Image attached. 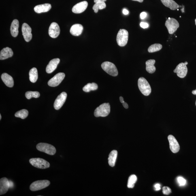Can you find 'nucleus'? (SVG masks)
Listing matches in <instances>:
<instances>
[{
    "instance_id": "1",
    "label": "nucleus",
    "mask_w": 196,
    "mask_h": 196,
    "mask_svg": "<svg viewBox=\"0 0 196 196\" xmlns=\"http://www.w3.org/2000/svg\"><path fill=\"white\" fill-rule=\"evenodd\" d=\"M138 84L139 90L143 95L145 96L150 95L152 92L151 88L145 79L143 77L139 78Z\"/></svg>"
},
{
    "instance_id": "2",
    "label": "nucleus",
    "mask_w": 196,
    "mask_h": 196,
    "mask_svg": "<svg viewBox=\"0 0 196 196\" xmlns=\"http://www.w3.org/2000/svg\"><path fill=\"white\" fill-rule=\"evenodd\" d=\"M110 107L109 103H103L95 110L94 115L96 117H105L110 114Z\"/></svg>"
},
{
    "instance_id": "3",
    "label": "nucleus",
    "mask_w": 196,
    "mask_h": 196,
    "mask_svg": "<svg viewBox=\"0 0 196 196\" xmlns=\"http://www.w3.org/2000/svg\"><path fill=\"white\" fill-rule=\"evenodd\" d=\"M37 150L45 152L50 155H54L56 153V149L52 145L45 143H40L37 145Z\"/></svg>"
},
{
    "instance_id": "4",
    "label": "nucleus",
    "mask_w": 196,
    "mask_h": 196,
    "mask_svg": "<svg viewBox=\"0 0 196 196\" xmlns=\"http://www.w3.org/2000/svg\"><path fill=\"white\" fill-rule=\"evenodd\" d=\"M102 68L105 72L113 76H116L118 75L117 68L114 64L110 62L105 61L101 65Z\"/></svg>"
},
{
    "instance_id": "5",
    "label": "nucleus",
    "mask_w": 196,
    "mask_h": 196,
    "mask_svg": "<svg viewBox=\"0 0 196 196\" xmlns=\"http://www.w3.org/2000/svg\"><path fill=\"white\" fill-rule=\"evenodd\" d=\"M30 163L33 166L40 169H46L50 166L48 162L40 158H32L30 159Z\"/></svg>"
},
{
    "instance_id": "6",
    "label": "nucleus",
    "mask_w": 196,
    "mask_h": 196,
    "mask_svg": "<svg viewBox=\"0 0 196 196\" xmlns=\"http://www.w3.org/2000/svg\"><path fill=\"white\" fill-rule=\"evenodd\" d=\"M129 33L127 30L120 29L117 36V42L119 46L124 47L127 44Z\"/></svg>"
},
{
    "instance_id": "7",
    "label": "nucleus",
    "mask_w": 196,
    "mask_h": 196,
    "mask_svg": "<svg viewBox=\"0 0 196 196\" xmlns=\"http://www.w3.org/2000/svg\"><path fill=\"white\" fill-rule=\"evenodd\" d=\"M50 184V181L47 180L36 181L31 184L30 188L32 191H38L47 187Z\"/></svg>"
},
{
    "instance_id": "8",
    "label": "nucleus",
    "mask_w": 196,
    "mask_h": 196,
    "mask_svg": "<svg viewBox=\"0 0 196 196\" xmlns=\"http://www.w3.org/2000/svg\"><path fill=\"white\" fill-rule=\"evenodd\" d=\"M165 25L170 34L174 33L180 27V24L178 21L173 18L167 20L166 21Z\"/></svg>"
},
{
    "instance_id": "9",
    "label": "nucleus",
    "mask_w": 196,
    "mask_h": 196,
    "mask_svg": "<svg viewBox=\"0 0 196 196\" xmlns=\"http://www.w3.org/2000/svg\"><path fill=\"white\" fill-rule=\"evenodd\" d=\"M65 77V74L64 73H58L48 81V86L51 87H55L59 86Z\"/></svg>"
},
{
    "instance_id": "10",
    "label": "nucleus",
    "mask_w": 196,
    "mask_h": 196,
    "mask_svg": "<svg viewBox=\"0 0 196 196\" xmlns=\"http://www.w3.org/2000/svg\"><path fill=\"white\" fill-rule=\"evenodd\" d=\"M188 71L187 68L184 63H182L177 66L174 72L177 73L179 78H184L186 76Z\"/></svg>"
},
{
    "instance_id": "11",
    "label": "nucleus",
    "mask_w": 196,
    "mask_h": 196,
    "mask_svg": "<svg viewBox=\"0 0 196 196\" xmlns=\"http://www.w3.org/2000/svg\"><path fill=\"white\" fill-rule=\"evenodd\" d=\"M67 97V94L63 92L56 98L54 103V107L56 110H59L61 108L65 103Z\"/></svg>"
},
{
    "instance_id": "12",
    "label": "nucleus",
    "mask_w": 196,
    "mask_h": 196,
    "mask_svg": "<svg viewBox=\"0 0 196 196\" xmlns=\"http://www.w3.org/2000/svg\"><path fill=\"white\" fill-rule=\"evenodd\" d=\"M168 139L169 141L170 148L171 151L174 153L178 152L180 150V146L177 139L174 136L171 135H169Z\"/></svg>"
},
{
    "instance_id": "13",
    "label": "nucleus",
    "mask_w": 196,
    "mask_h": 196,
    "mask_svg": "<svg viewBox=\"0 0 196 196\" xmlns=\"http://www.w3.org/2000/svg\"><path fill=\"white\" fill-rule=\"evenodd\" d=\"M22 35L26 42H29L32 38V29L31 27L26 23H24L22 26Z\"/></svg>"
},
{
    "instance_id": "14",
    "label": "nucleus",
    "mask_w": 196,
    "mask_h": 196,
    "mask_svg": "<svg viewBox=\"0 0 196 196\" xmlns=\"http://www.w3.org/2000/svg\"><path fill=\"white\" fill-rule=\"evenodd\" d=\"M49 35L53 38L57 37L60 34V29L58 24L55 22L51 24L48 31Z\"/></svg>"
},
{
    "instance_id": "15",
    "label": "nucleus",
    "mask_w": 196,
    "mask_h": 196,
    "mask_svg": "<svg viewBox=\"0 0 196 196\" xmlns=\"http://www.w3.org/2000/svg\"><path fill=\"white\" fill-rule=\"evenodd\" d=\"M88 6L87 2L84 1L80 2L73 7L72 9V12L75 14H80L85 11Z\"/></svg>"
},
{
    "instance_id": "16",
    "label": "nucleus",
    "mask_w": 196,
    "mask_h": 196,
    "mask_svg": "<svg viewBox=\"0 0 196 196\" xmlns=\"http://www.w3.org/2000/svg\"><path fill=\"white\" fill-rule=\"evenodd\" d=\"M10 188L9 181L5 177L2 178L0 180V195L6 193Z\"/></svg>"
},
{
    "instance_id": "17",
    "label": "nucleus",
    "mask_w": 196,
    "mask_h": 196,
    "mask_svg": "<svg viewBox=\"0 0 196 196\" xmlns=\"http://www.w3.org/2000/svg\"><path fill=\"white\" fill-rule=\"evenodd\" d=\"M60 61V60L59 58H56L51 60L46 67V72L48 73H52L57 68Z\"/></svg>"
},
{
    "instance_id": "18",
    "label": "nucleus",
    "mask_w": 196,
    "mask_h": 196,
    "mask_svg": "<svg viewBox=\"0 0 196 196\" xmlns=\"http://www.w3.org/2000/svg\"><path fill=\"white\" fill-rule=\"evenodd\" d=\"M83 30V27L80 24H74L72 26L70 32L72 35L74 36H79L81 35Z\"/></svg>"
},
{
    "instance_id": "19",
    "label": "nucleus",
    "mask_w": 196,
    "mask_h": 196,
    "mask_svg": "<svg viewBox=\"0 0 196 196\" xmlns=\"http://www.w3.org/2000/svg\"><path fill=\"white\" fill-rule=\"evenodd\" d=\"M51 9V5L50 4L46 3L36 6L34 10L37 13H41L48 12Z\"/></svg>"
},
{
    "instance_id": "20",
    "label": "nucleus",
    "mask_w": 196,
    "mask_h": 196,
    "mask_svg": "<svg viewBox=\"0 0 196 196\" xmlns=\"http://www.w3.org/2000/svg\"><path fill=\"white\" fill-rule=\"evenodd\" d=\"M1 79L5 85L8 87L11 88L14 86V80L12 77L7 73H3L1 76Z\"/></svg>"
},
{
    "instance_id": "21",
    "label": "nucleus",
    "mask_w": 196,
    "mask_h": 196,
    "mask_svg": "<svg viewBox=\"0 0 196 196\" xmlns=\"http://www.w3.org/2000/svg\"><path fill=\"white\" fill-rule=\"evenodd\" d=\"M13 52L11 48L8 47L4 48L1 51L0 54V59L3 60L8 59L12 57Z\"/></svg>"
},
{
    "instance_id": "22",
    "label": "nucleus",
    "mask_w": 196,
    "mask_h": 196,
    "mask_svg": "<svg viewBox=\"0 0 196 196\" xmlns=\"http://www.w3.org/2000/svg\"><path fill=\"white\" fill-rule=\"evenodd\" d=\"M19 28V22L17 19H14L11 23L10 31L11 34L14 37H17L19 33L18 29Z\"/></svg>"
},
{
    "instance_id": "23",
    "label": "nucleus",
    "mask_w": 196,
    "mask_h": 196,
    "mask_svg": "<svg viewBox=\"0 0 196 196\" xmlns=\"http://www.w3.org/2000/svg\"><path fill=\"white\" fill-rule=\"evenodd\" d=\"M161 1L165 6L168 7L171 10H177L180 7L173 0H161Z\"/></svg>"
},
{
    "instance_id": "24",
    "label": "nucleus",
    "mask_w": 196,
    "mask_h": 196,
    "mask_svg": "<svg viewBox=\"0 0 196 196\" xmlns=\"http://www.w3.org/2000/svg\"><path fill=\"white\" fill-rule=\"evenodd\" d=\"M156 61L154 59L148 60L146 62V70L150 73H153L156 71V68L154 66Z\"/></svg>"
},
{
    "instance_id": "25",
    "label": "nucleus",
    "mask_w": 196,
    "mask_h": 196,
    "mask_svg": "<svg viewBox=\"0 0 196 196\" xmlns=\"http://www.w3.org/2000/svg\"><path fill=\"white\" fill-rule=\"evenodd\" d=\"M117 151L114 150L112 151L109 154L108 158V163L109 166L111 167H114L115 164L117 157Z\"/></svg>"
},
{
    "instance_id": "26",
    "label": "nucleus",
    "mask_w": 196,
    "mask_h": 196,
    "mask_svg": "<svg viewBox=\"0 0 196 196\" xmlns=\"http://www.w3.org/2000/svg\"><path fill=\"white\" fill-rule=\"evenodd\" d=\"M30 80L32 82L35 83L38 79V72L35 68H33L30 70L29 72Z\"/></svg>"
},
{
    "instance_id": "27",
    "label": "nucleus",
    "mask_w": 196,
    "mask_h": 196,
    "mask_svg": "<svg viewBox=\"0 0 196 196\" xmlns=\"http://www.w3.org/2000/svg\"><path fill=\"white\" fill-rule=\"evenodd\" d=\"M98 85L95 83L93 82L92 83H88L83 88V90L85 92H89L92 90H95L98 89Z\"/></svg>"
},
{
    "instance_id": "28",
    "label": "nucleus",
    "mask_w": 196,
    "mask_h": 196,
    "mask_svg": "<svg viewBox=\"0 0 196 196\" xmlns=\"http://www.w3.org/2000/svg\"><path fill=\"white\" fill-rule=\"evenodd\" d=\"M106 5L105 2H98L95 3L93 7V9L94 12L97 13L99 10H102L106 8Z\"/></svg>"
},
{
    "instance_id": "29",
    "label": "nucleus",
    "mask_w": 196,
    "mask_h": 196,
    "mask_svg": "<svg viewBox=\"0 0 196 196\" xmlns=\"http://www.w3.org/2000/svg\"><path fill=\"white\" fill-rule=\"evenodd\" d=\"M28 115H29V112L27 110L22 109V110L16 112L15 114V116L16 117H19L22 119H24L27 117Z\"/></svg>"
},
{
    "instance_id": "30",
    "label": "nucleus",
    "mask_w": 196,
    "mask_h": 196,
    "mask_svg": "<svg viewBox=\"0 0 196 196\" xmlns=\"http://www.w3.org/2000/svg\"><path fill=\"white\" fill-rule=\"evenodd\" d=\"M137 180V177L135 175H132L129 177L128 182V187L133 188Z\"/></svg>"
},
{
    "instance_id": "31",
    "label": "nucleus",
    "mask_w": 196,
    "mask_h": 196,
    "mask_svg": "<svg viewBox=\"0 0 196 196\" xmlns=\"http://www.w3.org/2000/svg\"><path fill=\"white\" fill-rule=\"evenodd\" d=\"M163 48V46L160 44H154L151 45L148 49V52L149 53H153L157 52L161 50Z\"/></svg>"
},
{
    "instance_id": "32",
    "label": "nucleus",
    "mask_w": 196,
    "mask_h": 196,
    "mask_svg": "<svg viewBox=\"0 0 196 196\" xmlns=\"http://www.w3.org/2000/svg\"><path fill=\"white\" fill-rule=\"evenodd\" d=\"M25 96L28 99H31L32 97L37 98L40 96V94L37 91H28L26 92Z\"/></svg>"
},
{
    "instance_id": "33",
    "label": "nucleus",
    "mask_w": 196,
    "mask_h": 196,
    "mask_svg": "<svg viewBox=\"0 0 196 196\" xmlns=\"http://www.w3.org/2000/svg\"><path fill=\"white\" fill-rule=\"evenodd\" d=\"M177 182L180 186H184L186 185V180L183 177H179L177 178Z\"/></svg>"
},
{
    "instance_id": "34",
    "label": "nucleus",
    "mask_w": 196,
    "mask_h": 196,
    "mask_svg": "<svg viewBox=\"0 0 196 196\" xmlns=\"http://www.w3.org/2000/svg\"><path fill=\"white\" fill-rule=\"evenodd\" d=\"M163 193L165 195H169L171 192V190L168 187L165 186L163 188Z\"/></svg>"
},
{
    "instance_id": "35",
    "label": "nucleus",
    "mask_w": 196,
    "mask_h": 196,
    "mask_svg": "<svg viewBox=\"0 0 196 196\" xmlns=\"http://www.w3.org/2000/svg\"><path fill=\"white\" fill-rule=\"evenodd\" d=\"M140 26L141 27L144 29H146V28H148L149 27V24L148 23H146L143 22L141 23Z\"/></svg>"
},
{
    "instance_id": "36",
    "label": "nucleus",
    "mask_w": 196,
    "mask_h": 196,
    "mask_svg": "<svg viewBox=\"0 0 196 196\" xmlns=\"http://www.w3.org/2000/svg\"><path fill=\"white\" fill-rule=\"evenodd\" d=\"M154 186L156 191H159L161 189V185L159 184H156Z\"/></svg>"
},
{
    "instance_id": "37",
    "label": "nucleus",
    "mask_w": 196,
    "mask_h": 196,
    "mask_svg": "<svg viewBox=\"0 0 196 196\" xmlns=\"http://www.w3.org/2000/svg\"><path fill=\"white\" fill-rule=\"evenodd\" d=\"M147 16V14L145 12H142L140 14V18L141 19H143L145 18Z\"/></svg>"
},
{
    "instance_id": "38",
    "label": "nucleus",
    "mask_w": 196,
    "mask_h": 196,
    "mask_svg": "<svg viewBox=\"0 0 196 196\" xmlns=\"http://www.w3.org/2000/svg\"><path fill=\"white\" fill-rule=\"evenodd\" d=\"M123 13L124 15H127L129 14V11L127 9H124L123 10Z\"/></svg>"
},
{
    "instance_id": "39",
    "label": "nucleus",
    "mask_w": 196,
    "mask_h": 196,
    "mask_svg": "<svg viewBox=\"0 0 196 196\" xmlns=\"http://www.w3.org/2000/svg\"><path fill=\"white\" fill-rule=\"evenodd\" d=\"M122 103V105H123V107L125 108V109H128V107H129V106H128V103H126L125 102H124Z\"/></svg>"
},
{
    "instance_id": "40",
    "label": "nucleus",
    "mask_w": 196,
    "mask_h": 196,
    "mask_svg": "<svg viewBox=\"0 0 196 196\" xmlns=\"http://www.w3.org/2000/svg\"><path fill=\"white\" fill-rule=\"evenodd\" d=\"M9 184H10V188H12L14 186V184L12 181H9Z\"/></svg>"
},
{
    "instance_id": "41",
    "label": "nucleus",
    "mask_w": 196,
    "mask_h": 196,
    "mask_svg": "<svg viewBox=\"0 0 196 196\" xmlns=\"http://www.w3.org/2000/svg\"><path fill=\"white\" fill-rule=\"evenodd\" d=\"M107 0H94V2L96 3L98 2H105Z\"/></svg>"
},
{
    "instance_id": "42",
    "label": "nucleus",
    "mask_w": 196,
    "mask_h": 196,
    "mask_svg": "<svg viewBox=\"0 0 196 196\" xmlns=\"http://www.w3.org/2000/svg\"><path fill=\"white\" fill-rule=\"evenodd\" d=\"M120 102L123 103L124 102H125V101H124V99L123 97H122L121 96L120 97Z\"/></svg>"
},
{
    "instance_id": "43",
    "label": "nucleus",
    "mask_w": 196,
    "mask_h": 196,
    "mask_svg": "<svg viewBox=\"0 0 196 196\" xmlns=\"http://www.w3.org/2000/svg\"><path fill=\"white\" fill-rule=\"evenodd\" d=\"M133 1H135L139 2L142 3L144 1V0H132Z\"/></svg>"
},
{
    "instance_id": "44",
    "label": "nucleus",
    "mask_w": 196,
    "mask_h": 196,
    "mask_svg": "<svg viewBox=\"0 0 196 196\" xmlns=\"http://www.w3.org/2000/svg\"><path fill=\"white\" fill-rule=\"evenodd\" d=\"M192 92L193 95H196V89L193 90Z\"/></svg>"
},
{
    "instance_id": "45",
    "label": "nucleus",
    "mask_w": 196,
    "mask_h": 196,
    "mask_svg": "<svg viewBox=\"0 0 196 196\" xmlns=\"http://www.w3.org/2000/svg\"><path fill=\"white\" fill-rule=\"evenodd\" d=\"M184 64H185V65H187V64H188V63H187V62H186H186H185V63H184Z\"/></svg>"
},
{
    "instance_id": "46",
    "label": "nucleus",
    "mask_w": 196,
    "mask_h": 196,
    "mask_svg": "<svg viewBox=\"0 0 196 196\" xmlns=\"http://www.w3.org/2000/svg\"><path fill=\"white\" fill-rule=\"evenodd\" d=\"M2 116L1 114H0V120H1Z\"/></svg>"
},
{
    "instance_id": "47",
    "label": "nucleus",
    "mask_w": 196,
    "mask_h": 196,
    "mask_svg": "<svg viewBox=\"0 0 196 196\" xmlns=\"http://www.w3.org/2000/svg\"><path fill=\"white\" fill-rule=\"evenodd\" d=\"M195 24H196V19L195 20Z\"/></svg>"
},
{
    "instance_id": "48",
    "label": "nucleus",
    "mask_w": 196,
    "mask_h": 196,
    "mask_svg": "<svg viewBox=\"0 0 196 196\" xmlns=\"http://www.w3.org/2000/svg\"><path fill=\"white\" fill-rule=\"evenodd\" d=\"M170 18H168V19H170Z\"/></svg>"
},
{
    "instance_id": "49",
    "label": "nucleus",
    "mask_w": 196,
    "mask_h": 196,
    "mask_svg": "<svg viewBox=\"0 0 196 196\" xmlns=\"http://www.w3.org/2000/svg\"><path fill=\"white\" fill-rule=\"evenodd\" d=\"M195 104H196V103H195Z\"/></svg>"
}]
</instances>
